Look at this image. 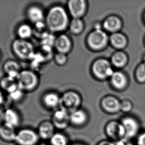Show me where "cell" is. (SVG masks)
<instances>
[{
	"label": "cell",
	"mask_w": 145,
	"mask_h": 145,
	"mask_svg": "<svg viewBox=\"0 0 145 145\" xmlns=\"http://www.w3.org/2000/svg\"><path fill=\"white\" fill-rule=\"evenodd\" d=\"M44 22L50 32L59 33L64 31L69 25V17L64 8L56 5L48 10Z\"/></svg>",
	"instance_id": "obj_1"
},
{
	"label": "cell",
	"mask_w": 145,
	"mask_h": 145,
	"mask_svg": "<svg viewBox=\"0 0 145 145\" xmlns=\"http://www.w3.org/2000/svg\"><path fill=\"white\" fill-rule=\"evenodd\" d=\"M16 80L18 88L24 93L34 91L37 88L40 82L37 72L31 69L22 70Z\"/></svg>",
	"instance_id": "obj_2"
},
{
	"label": "cell",
	"mask_w": 145,
	"mask_h": 145,
	"mask_svg": "<svg viewBox=\"0 0 145 145\" xmlns=\"http://www.w3.org/2000/svg\"><path fill=\"white\" fill-rule=\"evenodd\" d=\"M11 49L14 56L22 61H30L36 53L34 46L30 40L18 38L12 42Z\"/></svg>",
	"instance_id": "obj_3"
},
{
	"label": "cell",
	"mask_w": 145,
	"mask_h": 145,
	"mask_svg": "<svg viewBox=\"0 0 145 145\" xmlns=\"http://www.w3.org/2000/svg\"><path fill=\"white\" fill-rule=\"evenodd\" d=\"M104 133L108 140L116 142L125 137V132L120 121L110 120L104 127Z\"/></svg>",
	"instance_id": "obj_4"
},
{
	"label": "cell",
	"mask_w": 145,
	"mask_h": 145,
	"mask_svg": "<svg viewBox=\"0 0 145 145\" xmlns=\"http://www.w3.org/2000/svg\"><path fill=\"white\" fill-rule=\"evenodd\" d=\"M120 122L125 132V137L132 140L137 138L141 132V123L139 120L133 116H127L122 118Z\"/></svg>",
	"instance_id": "obj_5"
},
{
	"label": "cell",
	"mask_w": 145,
	"mask_h": 145,
	"mask_svg": "<svg viewBox=\"0 0 145 145\" xmlns=\"http://www.w3.org/2000/svg\"><path fill=\"white\" fill-rule=\"evenodd\" d=\"M70 114L67 110L60 107L53 112L52 121L55 128L58 129L64 130L70 125Z\"/></svg>",
	"instance_id": "obj_6"
},
{
	"label": "cell",
	"mask_w": 145,
	"mask_h": 145,
	"mask_svg": "<svg viewBox=\"0 0 145 145\" xmlns=\"http://www.w3.org/2000/svg\"><path fill=\"white\" fill-rule=\"evenodd\" d=\"M37 132L30 129H23L16 133L15 141L19 145H35L39 140Z\"/></svg>",
	"instance_id": "obj_7"
},
{
	"label": "cell",
	"mask_w": 145,
	"mask_h": 145,
	"mask_svg": "<svg viewBox=\"0 0 145 145\" xmlns=\"http://www.w3.org/2000/svg\"><path fill=\"white\" fill-rule=\"evenodd\" d=\"M80 103V97L73 92H67L61 97L60 107L71 113L78 109Z\"/></svg>",
	"instance_id": "obj_8"
},
{
	"label": "cell",
	"mask_w": 145,
	"mask_h": 145,
	"mask_svg": "<svg viewBox=\"0 0 145 145\" xmlns=\"http://www.w3.org/2000/svg\"><path fill=\"white\" fill-rule=\"evenodd\" d=\"M46 13L41 6L32 5L26 10V16L28 20L33 25L45 20Z\"/></svg>",
	"instance_id": "obj_9"
},
{
	"label": "cell",
	"mask_w": 145,
	"mask_h": 145,
	"mask_svg": "<svg viewBox=\"0 0 145 145\" xmlns=\"http://www.w3.org/2000/svg\"><path fill=\"white\" fill-rule=\"evenodd\" d=\"M107 42V35L102 30H96L88 37V44L93 49H102L106 45Z\"/></svg>",
	"instance_id": "obj_10"
},
{
	"label": "cell",
	"mask_w": 145,
	"mask_h": 145,
	"mask_svg": "<svg viewBox=\"0 0 145 145\" xmlns=\"http://www.w3.org/2000/svg\"><path fill=\"white\" fill-rule=\"evenodd\" d=\"M70 124L75 127L82 128L88 123L89 117L86 111L78 109L70 114Z\"/></svg>",
	"instance_id": "obj_11"
},
{
	"label": "cell",
	"mask_w": 145,
	"mask_h": 145,
	"mask_svg": "<svg viewBox=\"0 0 145 145\" xmlns=\"http://www.w3.org/2000/svg\"><path fill=\"white\" fill-rule=\"evenodd\" d=\"M20 116L18 112L13 108H7L3 112L4 124L15 129L20 123Z\"/></svg>",
	"instance_id": "obj_12"
},
{
	"label": "cell",
	"mask_w": 145,
	"mask_h": 145,
	"mask_svg": "<svg viewBox=\"0 0 145 145\" xmlns=\"http://www.w3.org/2000/svg\"><path fill=\"white\" fill-rule=\"evenodd\" d=\"M41 101L45 108L56 110L60 105L61 97L56 93L49 91L43 95Z\"/></svg>",
	"instance_id": "obj_13"
},
{
	"label": "cell",
	"mask_w": 145,
	"mask_h": 145,
	"mask_svg": "<svg viewBox=\"0 0 145 145\" xmlns=\"http://www.w3.org/2000/svg\"><path fill=\"white\" fill-rule=\"evenodd\" d=\"M3 70L5 75L16 79H17L22 71L20 63L13 59H9L5 62L3 66Z\"/></svg>",
	"instance_id": "obj_14"
},
{
	"label": "cell",
	"mask_w": 145,
	"mask_h": 145,
	"mask_svg": "<svg viewBox=\"0 0 145 145\" xmlns=\"http://www.w3.org/2000/svg\"><path fill=\"white\" fill-rule=\"evenodd\" d=\"M71 48V40L65 34H61L56 37L54 48L57 53L66 54L70 51Z\"/></svg>",
	"instance_id": "obj_15"
},
{
	"label": "cell",
	"mask_w": 145,
	"mask_h": 145,
	"mask_svg": "<svg viewBox=\"0 0 145 145\" xmlns=\"http://www.w3.org/2000/svg\"><path fill=\"white\" fill-rule=\"evenodd\" d=\"M102 106L104 111L108 114H116L121 111V103L112 97L104 98L102 102Z\"/></svg>",
	"instance_id": "obj_16"
},
{
	"label": "cell",
	"mask_w": 145,
	"mask_h": 145,
	"mask_svg": "<svg viewBox=\"0 0 145 145\" xmlns=\"http://www.w3.org/2000/svg\"><path fill=\"white\" fill-rule=\"evenodd\" d=\"M68 6L69 12L74 18H79L86 10V3L82 0H72L69 1Z\"/></svg>",
	"instance_id": "obj_17"
},
{
	"label": "cell",
	"mask_w": 145,
	"mask_h": 145,
	"mask_svg": "<svg viewBox=\"0 0 145 145\" xmlns=\"http://www.w3.org/2000/svg\"><path fill=\"white\" fill-rule=\"evenodd\" d=\"M54 129L55 127L52 122L46 120L40 124L38 128L37 134L39 137L42 139L50 140L55 133Z\"/></svg>",
	"instance_id": "obj_18"
},
{
	"label": "cell",
	"mask_w": 145,
	"mask_h": 145,
	"mask_svg": "<svg viewBox=\"0 0 145 145\" xmlns=\"http://www.w3.org/2000/svg\"><path fill=\"white\" fill-rule=\"evenodd\" d=\"M0 88L9 94L18 88L17 80L5 75L0 80Z\"/></svg>",
	"instance_id": "obj_19"
},
{
	"label": "cell",
	"mask_w": 145,
	"mask_h": 145,
	"mask_svg": "<svg viewBox=\"0 0 145 145\" xmlns=\"http://www.w3.org/2000/svg\"><path fill=\"white\" fill-rule=\"evenodd\" d=\"M16 34L18 39L30 40L34 36V28L29 24H20L16 28Z\"/></svg>",
	"instance_id": "obj_20"
},
{
	"label": "cell",
	"mask_w": 145,
	"mask_h": 145,
	"mask_svg": "<svg viewBox=\"0 0 145 145\" xmlns=\"http://www.w3.org/2000/svg\"><path fill=\"white\" fill-rule=\"evenodd\" d=\"M109 63L105 59L96 61L93 65V71L94 74L100 78H104L107 76V71L110 68Z\"/></svg>",
	"instance_id": "obj_21"
},
{
	"label": "cell",
	"mask_w": 145,
	"mask_h": 145,
	"mask_svg": "<svg viewBox=\"0 0 145 145\" xmlns=\"http://www.w3.org/2000/svg\"><path fill=\"white\" fill-rule=\"evenodd\" d=\"M16 135L15 129L4 124L0 126V137L2 139L7 141H14Z\"/></svg>",
	"instance_id": "obj_22"
},
{
	"label": "cell",
	"mask_w": 145,
	"mask_h": 145,
	"mask_svg": "<svg viewBox=\"0 0 145 145\" xmlns=\"http://www.w3.org/2000/svg\"><path fill=\"white\" fill-rule=\"evenodd\" d=\"M121 26V22L118 18L111 16L107 18L104 23V27L106 30L111 32H115L119 29Z\"/></svg>",
	"instance_id": "obj_23"
},
{
	"label": "cell",
	"mask_w": 145,
	"mask_h": 145,
	"mask_svg": "<svg viewBox=\"0 0 145 145\" xmlns=\"http://www.w3.org/2000/svg\"><path fill=\"white\" fill-rule=\"evenodd\" d=\"M51 145H70L68 138L65 134L56 132L50 139Z\"/></svg>",
	"instance_id": "obj_24"
},
{
	"label": "cell",
	"mask_w": 145,
	"mask_h": 145,
	"mask_svg": "<svg viewBox=\"0 0 145 145\" xmlns=\"http://www.w3.org/2000/svg\"><path fill=\"white\" fill-rule=\"evenodd\" d=\"M111 82L114 86L117 88L121 89L125 86L126 79L124 75L122 73L116 72L111 76Z\"/></svg>",
	"instance_id": "obj_25"
},
{
	"label": "cell",
	"mask_w": 145,
	"mask_h": 145,
	"mask_svg": "<svg viewBox=\"0 0 145 145\" xmlns=\"http://www.w3.org/2000/svg\"><path fill=\"white\" fill-rule=\"evenodd\" d=\"M110 41L114 47L116 48H123L126 45V39L123 35L114 33L110 37Z\"/></svg>",
	"instance_id": "obj_26"
},
{
	"label": "cell",
	"mask_w": 145,
	"mask_h": 145,
	"mask_svg": "<svg viewBox=\"0 0 145 145\" xmlns=\"http://www.w3.org/2000/svg\"><path fill=\"white\" fill-rule=\"evenodd\" d=\"M33 28L34 36H36L39 39H40L45 34L49 32L44 22L34 24Z\"/></svg>",
	"instance_id": "obj_27"
},
{
	"label": "cell",
	"mask_w": 145,
	"mask_h": 145,
	"mask_svg": "<svg viewBox=\"0 0 145 145\" xmlns=\"http://www.w3.org/2000/svg\"><path fill=\"white\" fill-rule=\"evenodd\" d=\"M127 57L124 53L118 52L115 54L112 57V62L116 67H122L125 65Z\"/></svg>",
	"instance_id": "obj_28"
},
{
	"label": "cell",
	"mask_w": 145,
	"mask_h": 145,
	"mask_svg": "<svg viewBox=\"0 0 145 145\" xmlns=\"http://www.w3.org/2000/svg\"><path fill=\"white\" fill-rule=\"evenodd\" d=\"M69 24L70 29L72 33H78L82 31L83 23L80 19L78 18H74Z\"/></svg>",
	"instance_id": "obj_29"
},
{
	"label": "cell",
	"mask_w": 145,
	"mask_h": 145,
	"mask_svg": "<svg viewBox=\"0 0 145 145\" xmlns=\"http://www.w3.org/2000/svg\"><path fill=\"white\" fill-rule=\"evenodd\" d=\"M24 91L20 89L19 88L14 91L12 93L8 94L9 99L12 102H18L21 101L24 96Z\"/></svg>",
	"instance_id": "obj_30"
},
{
	"label": "cell",
	"mask_w": 145,
	"mask_h": 145,
	"mask_svg": "<svg viewBox=\"0 0 145 145\" xmlns=\"http://www.w3.org/2000/svg\"><path fill=\"white\" fill-rule=\"evenodd\" d=\"M53 59L57 65H63L67 62V57L65 54L57 53L54 55Z\"/></svg>",
	"instance_id": "obj_31"
},
{
	"label": "cell",
	"mask_w": 145,
	"mask_h": 145,
	"mask_svg": "<svg viewBox=\"0 0 145 145\" xmlns=\"http://www.w3.org/2000/svg\"><path fill=\"white\" fill-rule=\"evenodd\" d=\"M137 77L140 82L145 81V63L142 64L138 67L137 71Z\"/></svg>",
	"instance_id": "obj_32"
},
{
	"label": "cell",
	"mask_w": 145,
	"mask_h": 145,
	"mask_svg": "<svg viewBox=\"0 0 145 145\" xmlns=\"http://www.w3.org/2000/svg\"><path fill=\"white\" fill-rule=\"evenodd\" d=\"M132 108V105L131 102L127 100H124L121 103V111L124 113L130 112Z\"/></svg>",
	"instance_id": "obj_33"
},
{
	"label": "cell",
	"mask_w": 145,
	"mask_h": 145,
	"mask_svg": "<svg viewBox=\"0 0 145 145\" xmlns=\"http://www.w3.org/2000/svg\"><path fill=\"white\" fill-rule=\"evenodd\" d=\"M137 145H145V130L140 133L136 138Z\"/></svg>",
	"instance_id": "obj_34"
},
{
	"label": "cell",
	"mask_w": 145,
	"mask_h": 145,
	"mask_svg": "<svg viewBox=\"0 0 145 145\" xmlns=\"http://www.w3.org/2000/svg\"><path fill=\"white\" fill-rule=\"evenodd\" d=\"M116 145H134L132 141V140L126 138H124L115 142Z\"/></svg>",
	"instance_id": "obj_35"
},
{
	"label": "cell",
	"mask_w": 145,
	"mask_h": 145,
	"mask_svg": "<svg viewBox=\"0 0 145 145\" xmlns=\"http://www.w3.org/2000/svg\"><path fill=\"white\" fill-rule=\"evenodd\" d=\"M96 145H116L115 142L110 141L109 140H103L99 142Z\"/></svg>",
	"instance_id": "obj_36"
},
{
	"label": "cell",
	"mask_w": 145,
	"mask_h": 145,
	"mask_svg": "<svg viewBox=\"0 0 145 145\" xmlns=\"http://www.w3.org/2000/svg\"><path fill=\"white\" fill-rule=\"evenodd\" d=\"M6 102V97L4 95V92L0 90V108Z\"/></svg>",
	"instance_id": "obj_37"
},
{
	"label": "cell",
	"mask_w": 145,
	"mask_h": 145,
	"mask_svg": "<svg viewBox=\"0 0 145 145\" xmlns=\"http://www.w3.org/2000/svg\"><path fill=\"white\" fill-rule=\"evenodd\" d=\"M3 121V112H2L0 108V126L2 125V122Z\"/></svg>",
	"instance_id": "obj_38"
},
{
	"label": "cell",
	"mask_w": 145,
	"mask_h": 145,
	"mask_svg": "<svg viewBox=\"0 0 145 145\" xmlns=\"http://www.w3.org/2000/svg\"><path fill=\"white\" fill-rule=\"evenodd\" d=\"M70 145H86L84 143H82V142H74L73 143L71 144Z\"/></svg>",
	"instance_id": "obj_39"
},
{
	"label": "cell",
	"mask_w": 145,
	"mask_h": 145,
	"mask_svg": "<svg viewBox=\"0 0 145 145\" xmlns=\"http://www.w3.org/2000/svg\"><path fill=\"white\" fill-rule=\"evenodd\" d=\"M47 145V144H45L42 143L40 144H39V145Z\"/></svg>",
	"instance_id": "obj_40"
},
{
	"label": "cell",
	"mask_w": 145,
	"mask_h": 145,
	"mask_svg": "<svg viewBox=\"0 0 145 145\" xmlns=\"http://www.w3.org/2000/svg\"><path fill=\"white\" fill-rule=\"evenodd\" d=\"M1 57H2V56H1V53L0 52V60H1Z\"/></svg>",
	"instance_id": "obj_41"
},
{
	"label": "cell",
	"mask_w": 145,
	"mask_h": 145,
	"mask_svg": "<svg viewBox=\"0 0 145 145\" xmlns=\"http://www.w3.org/2000/svg\"></svg>",
	"instance_id": "obj_42"
}]
</instances>
